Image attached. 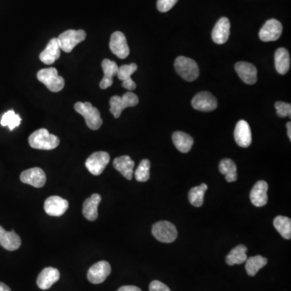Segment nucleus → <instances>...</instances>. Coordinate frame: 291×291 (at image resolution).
<instances>
[{
	"label": "nucleus",
	"instance_id": "1",
	"mask_svg": "<svg viewBox=\"0 0 291 291\" xmlns=\"http://www.w3.org/2000/svg\"><path fill=\"white\" fill-rule=\"evenodd\" d=\"M29 143L32 148L50 150L58 147L60 139L56 135H51L47 129L42 128L37 129L29 136Z\"/></svg>",
	"mask_w": 291,
	"mask_h": 291
},
{
	"label": "nucleus",
	"instance_id": "2",
	"mask_svg": "<svg viewBox=\"0 0 291 291\" xmlns=\"http://www.w3.org/2000/svg\"><path fill=\"white\" fill-rule=\"evenodd\" d=\"M75 111L84 118L85 122L89 129L97 130L102 125L103 120L100 117V112L96 107L89 102L75 103Z\"/></svg>",
	"mask_w": 291,
	"mask_h": 291
},
{
	"label": "nucleus",
	"instance_id": "3",
	"mask_svg": "<svg viewBox=\"0 0 291 291\" xmlns=\"http://www.w3.org/2000/svg\"><path fill=\"white\" fill-rule=\"evenodd\" d=\"M37 79L53 93L62 91L65 85L63 78L58 75L56 68H50L41 69L37 72Z\"/></svg>",
	"mask_w": 291,
	"mask_h": 291
},
{
	"label": "nucleus",
	"instance_id": "4",
	"mask_svg": "<svg viewBox=\"0 0 291 291\" xmlns=\"http://www.w3.org/2000/svg\"><path fill=\"white\" fill-rule=\"evenodd\" d=\"M139 104V97L131 92L125 93L122 97L114 96L109 100L110 113L114 118H119L122 111L129 107L136 106Z\"/></svg>",
	"mask_w": 291,
	"mask_h": 291
},
{
	"label": "nucleus",
	"instance_id": "5",
	"mask_svg": "<svg viewBox=\"0 0 291 291\" xmlns=\"http://www.w3.org/2000/svg\"><path fill=\"white\" fill-rule=\"evenodd\" d=\"M86 37L87 34L83 29L79 30L69 29L61 33L57 39L61 50L64 52L70 53L72 52L78 44L84 41Z\"/></svg>",
	"mask_w": 291,
	"mask_h": 291
},
{
	"label": "nucleus",
	"instance_id": "6",
	"mask_svg": "<svg viewBox=\"0 0 291 291\" xmlns=\"http://www.w3.org/2000/svg\"><path fill=\"white\" fill-rule=\"evenodd\" d=\"M175 71L186 81H194L199 76L197 62L187 57H178L175 61Z\"/></svg>",
	"mask_w": 291,
	"mask_h": 291
},
{
	"label": "nucleus",
	"instance_id": "7",
	"mask_svg": "<svg viewBox=\"0 0 291 291\" xmlns=\"http://www.w3.org/2000/svg\"><path fill=\"white\" fill-rule=\"evenodd\" d=\"M154 237L162 243H172L177 238V230L172 222L160 221L154 224L152 228Z\"/></svg>",
	"mask_w": 291,
	"mask_h": 291
},
{
	"label": "nucleus",
	"instance_id": "8",
	"mask_svg": "<svg viewBox=\"0 0 291 291\" xmlns=\"http://www.w3.org/2000/svg\"><path fill=\"white\" fill-rule=\"evenodd\" d=\"M110 161L108 153L105 151H97L93 153L85 162V166L93 175L102 174Z\"/></svg>",
	"mask_w": 291,
	"mask_h": 291
},
{
	"label": "nucleus",
	"instance_id": "9",
	"mask_svg": "<svg viewBox=\"0 0 291 291\" xmlns=\"http://www.w3.org/2000/svg\"><path fill=\"white\" fill-rule=\"evenodd\" d=\"M282 33V25L277 19H268L265 22L259 33V37L264 42L275 41L280 38Z\"/></svg>",
	"mask_w": 291,
	"mask_h": 291
},
{
	"label": "nucleus",
	"instance_id": "10",
	"mask_svg": "<svg viewBox=\"0 0 291 291\" xmlns=\"http://www.w3.org/2000/svg\"><path fill=\"white\" fill-rule=\"evenodd\" d=\"M193 108L202 112H210L216 109L218 103L212 93L209 92H200L196 95L192 100Z\"/></svg>",
	"mask_w": 291,
	"mask_h": 291
},
{
	"label": "nucleus",
	"instance_id": "11",
	"mask_svg": "<svg viewBox=\"0 0 291 291\" xmlns=\"http://www.w3.org/2000/svg\"><path fill=\"white\" fill-rule=\"evenodd\" d=\"M111 274V265L105 260H101L93 264L87 272V279L93 284L104 282Z\"/></svg>",
	"mask_w": 291,
	"mask_h": 291
},
{
	"label": "nucleus",
	"instance_id": "12",
	"mask_svg": "<svg viewBox=\"0 0 291 291\" xmlns=\"http://www.w3.org/2000/svg\"><path fill=\"white\" fill-rule=\"evenodd\" d=\"M109 48L113 54L121 59H124L129 56V46L125 34L122 32L117 31L113 33L110 38Z\"/></svg>",
	"mask_w": 291,
	"mask_h": 291
},
{
	"label": "nucleus",
	"instance_id": "13",
	"mask_svg": "<svg viewBox=\"0 0 291 291\" xmlns=\"http://www.w3.org/2000/svg\"><path fill=\"white\" fill-rule=\"evenodd\" d=\"M69 203L59 196H51L44 202V211L50 216L59 217L68 210Z\"/></svg>",
	"mask_w": 291,
	"mask_h": 291
},
{
	"label": "nucleus",
	"instance_id": "14",
	"mask_svg": "<svg viewBox=\"0 0 291 291\" xmlns=\"http://www.w3.org/2000/svg\"><path fill=\"white\" fill-rule=\"evenodd\" d=\"M22 183L32 185L35 188H42L47 182V175L41 168H32L25 170L20 174Z\"/></svg>",
	"mask_w": 291,
	"mask_h": 291
},
{
	"label": "nucleus",
	"instance_id": "15",
	"mask_svg": "<svg viewBox=\"0 0 291 291\" xmlns=\"http://www.w3.org/2000/svg\"><path fill=\"white\" fill-rule=\"evenodd\" d=\"M268 185L264 181H259L255 184L253 189L251 190V202L255 207H262L268 203Z\"/></svg>",
	"mask_w": 291,
	"mask_h": 291
},
{
	"label": "nucleus",
	"instance_id": "16",
	"mask_svg": "<svg viewBox=\"0 0 291 291\" xmlns=\"http://www.w3.org/2000/svg\"><path fill=\"white\" fill-rule=\"evenodd\" d=\"M234 137L239 147H249L252 143V132L250 126L244 120H240L235 125Z\"/></svg>",
	"mask_w": 291,
	"mask_h": 291
},
{
	"label": "nucleus",
	"instance_id": "17",
	"mask_svg": "<svg viewBox=\"0 0 291 291\" xmlns=\"http://www.w3.org/2000/svg\"><path fill=\"white\" fill-rule=\"evenodd\" d=\"M235 71L239 78L247 84H254L257 81V69L253 64L239 62L235 64Z\"/></svg>",
	"mask_w": 291,
	"mask_h": 291
},
{
	"label": "nucleus",
	"instance_id": "18",
	"mask_svg": "<svg viewBox=\"0 0 291 291\" xmlns=\"http://www.w3.org/2000/svg\"><path fill=\"white\" fill-rule=\"evenodd\" d=\"M231 23L227 17L219 19L212 31V39L218 44H222L228 41L230 36Z\"/></svg>",
	"mask_w": 291,
	"mask_h": 291
},
{
	"label": "nucleus",
	"instance_id": "19",
	"mask_svg": "<svg viewBox=\"0 0 291 291\" xmlns=\"http://www.w3.org/2000/svg\"><path fill=\"white\" fill-rule=\"evenodd\" d=\"M60 278V273L57 268L47 267L40 273L37 280V284L41 289H50Z\"/></svg>",
	"mask_w": 291,
	"mask_h": 291
},
{
	"label": "nucleus",
	"instance_id": "20",
	"mask_svg": "<svg viewBox=\"0 0 291 291\" xmlns=\"http://www.w3.org/2000/svg\"><path fill=\"white\" fill-rule=\"evenodd\" d=\"M61 49L58 44V39L52 38L49 41L47 47L40 54L39 58L43 63L51 65L60 58Z\"/></svg>",
	"mask_w": 291,
	"mask_h": 291
},
{
	"label": "nucleus",
	"instance_id": "21",
	"mask_svg": "<svg viewBox=\"0 0 291 291\" xmlns=\"http://www.w3.org/2000/svg\"><path fill=\"white\" fill-rule=\"evenodd\" d=\"M101 66L104 72V77L100 81V87L101 89H107L114 83V77L118 74L119 68L116 62L107 58L103 60Z\"/></svg>",
	"mask_w": 291,
	"mask_h": 291
},
{
	"label": "nucleus",
	"instance_id": "22",
	"mask_svg": "<svg viewBox=\"0 0 291 291\" xmlns=\"http://www.w3.org/2000/svg\"><path fill=\"white\" fill-rule=\"evenodd\" d=\"M0 245L6 250L16 251L21 246V239L14 231L7 232L0 226Z\"/></svg>",
	"mask_w": 291,
	"mask_h": 291
},
{
	"label": "nucleus",
	"instance_id": "23",
	"mask_svg": "<svg viewBox=\"0 0 291 291\" xmlns=\"http://www.w3.org/2000/svg\"><path fill=\"white\" fill-rule=\"evenodd\" d=\"M101 197L98 193H93L91 197L83 203V214L88 221H96L98 218V207Z\"/></svg>",
	"mask_w": 291,
	"mask_h": 291
},
{
	"label": "nucleus",
	"instance_id": "24",
	"mask_svg": "<svg viewBox=\"0 0 291 291\" xmlns=\"http://www.w3.org/2000/svg\"><path fill=\"white\" fill-rule=\"evenodd\" d=\"M114 167L126 179L132 180L133 175L135 162L128 155H122L114 160Z\"/></svg>",
	"mask_w": 291,
	"mask_h": 291
},
{
	"label": "nucleus",
	"instance_id": "25",
	"mask_svg": "<svg viewBox=\"0 0 291 291\" xmlns=\"http://www.w3.org/2000/svg\"><path fill=\"white\" fill-rule=\"evenodd\" d=\"M274 61L276 70L278 73L285 75L289 72L290 68V57L286 49H278L274 55Z\"/></svg>",
	"mask_w": 291,
	"mask_h": 291
},
{
	"label": "nucleus",
	"instance_id": "26",
	"mask_svg": "<svg viewBox=\"0 0 291 291\" xmlns=\"http://www.w3.org/2000/svg\"><path fill=\"white\" fill-rule=\"evenodd\" d=\"M172 140H173L174 145L176 149L182 153L189 152L193 147V138L185 132H175L172 135Z\"/></svg>",
	"mask_w": 291,
	"mask_h": 291
},
{
	"label": "nucleus",
	"instance_id": "27",
	"mask_svg": "<svg viewBox=\"0 0 291 291\" xmlns=\"http://www.w3.org/2000/svg\"><path fill=\"white\" fill-rule=\"evenodd\" d=\"M248 249L243 244H239L234 248L226 257V262L228 265L241 264L244 263L248 259Z\"/></svg>",
	"mask_w": 291,
	"mask_h": 291
},
{
	"label": "nucleus",
	"instance_id": "28",
	"mask_svg": "<svg viewBox=\"0 0 291 291\" xmlns=\"http://www.w3.org/2000/svg\"><path fill=\"white\" fill-rule=\"evenodd\" d=\"M219 172L225 175L227 182H234L237 180V167L233 160L231 159H224L221 160L219 166H218Z\"/></svg>",
	"mask_w": 291,
	"mask_h": 291
},
{
	"label": "nucleus",
	"instance_id": "29",
	"mask_svg": "<svg viewBox=\"0 0 291 291\" xmlns=\"http://www.w3.org/2000/svg\"><path fill=\"white\" fill-rule=\"evenodd\" d=\"M245 262H246L245 268L248 275L253 277L258 273L259 270L266 265L268 259L263 257L262 256H256V257H249Z\"/></svg>",
	"mask_w": 291,
	"mask_h": 291
},
{
	"label": "nucleus",
	"instance_id": "30",
	"mask_svg": "<svg viewBox=\"0 0 291 291\" xmlns=\"http://www.w3.org/2000/svg\"><path fill=\"white\" fill-rule=\"evenodd\" d=\"M274 226L278 233L285 239L291 238V220L285 216L276 217L274 220Z\"/></svg>",
	"mask_w": 291,
	"mask_h": 291
},
{
	"label": "nucleus",
	"instance_id": "31",
	"mask_svg": "<svg viewBox=\"0 0 291 291\" xmlns=\"http://www.w3.org/2000/svg\"><path fill=\"white\" fill-rule=\"evenodd\" d=\"M208 189L207 184H202L190 189L189 193V203L195 207H200L204 203L205 193Z\"/></svg>",
	"mask_w": 291,
	"mask_h": 291
},
{
	"label": "nucleus",
	"instance_id": "32",
	"mask_svg": "<svg viewBox=\"0 0 291 291\" xmlns=\"http://www.w3.org/2000/svg\"><path fill=\"white\" fill-rule=\"evenodd\" d=\"M21 122V118L19 114H16L13 110H9L3 115L0 124L2 126H8L10 130H13L18 127Z\"/></svg>",
	"mask_w": 291,
	"mask_h": 291
},
{
	"label": "nucleus",
	"instance_id": "33",
	"mask_svg": "<svg viewBox=\"0 0 291 291\" xmlns=\"http://www.w3.org/2000/svg\"><path fill=\"white\" fill-rule=\"evenodd\" d=\"M150 162L148 160H142L135 171V179L139 182H146L150 178Z\"/></svg>",
	"mask_w": 291,
	"mask_h": 291
},
{
	"label": "nucleus",
	"instance_id": "34",
	"mask_svg": "<svg viewBox=\"0 0 291 291\" xmlns=\"http://www.w3.org/2000/svg\"><path fill=\"white\" fill-rule=\"evenodd\" d=\"M138 70L137 64L131 63L129 65H123V66H120L118 68V76L120 80L122 82L128 80V79H131V75L135 73Z\"/></svg>",
	"mask_w": 291,
	"mask_h": 291
},
{
	"label": "nucleus",
	"instance_id": "35",
	"mask_svg": "<svg viewBox=\"0 0 291 291\" xmlns=\"http://www.w3.org/2000/svg\"><path fill=\"white\" fill-rule=\"evenodd\" d=\"M275 108L277 109V114L280 118H291V105L288 103L278 101L276 103Z\"/></svg>",
	"mask_w": 291,
	"mask_h": 291
},
{
	"label": "nucleus",
	"instance_id": "36",
	"mask_svg": "<svg viewBox=\"0 0 291 291\" xmlns=\"http://www.w3.org/2000/svg\"><path fill=\"white\" fill-rule=\"evenodd\" d=\"M178 0H158L157 8L160 12H167L172 9Z\"/></svg>",
	"mask_w": 291,
	"mask_h": 291
},
{
	"label": "nucleus",
	"instance_id": "37",
	"mask_svg": "<svg viewBox=\"0 0 291 291\" xmlns=\"http://www.w3.org/2000/svg\"><path fill=\"white\" fill-rule=\"evenodd\" d=\"M149 289H150V291H171L168 285L160 282V281H153L150 284Z\"/></svg>",
	"mask_w": 291,
	"mask_h": 291
},
{
	"label": "nucleus",
	"instance_id": "38",
	"mask_svg": "<svg viewBox=\"0 0 291 291\" xmlns=\"http://www.w3.org/2000/svg\"><path fill=\"white\" fill-rule=\"evenodd\" d=\"M122 87H125V88L127 89V90L133 91V90L136 88V83H135L133 79H128V80L122 82Z\"/></svg>",
	"mask_w": 291,
	"mask_h": 291
},
{
	"label": "nucleus",
	"instance_id": "39",
	"mask_svg": "<svg viewBox=\"0 0 291 291\" xmlns=\"http://www.w3.org/2000/svg\"><path fill=\"white\" fill-rule=\"evenodd\" d=\"M118 291H142V289L135 285H124L119 288Z\"/></svg>",
	"mask_w": 291,
	"mask_h": 291
},
{
	"label": "nucleus",
	"instance_id": "40",
	"mask_svg": "<svg viewBox=\"0 0 291 291\" xmlns=\"http://www.w3.org/2000/svg\"><path fill=\"white\" fill-rule=\"evenodd\" d=\"M0 291H12L6 284L4 282H0Z\"/></svg>",
	"mask_w": 291,
	"mask_h": 291
},
{
	"label": "nucleus",
	"instance_id": "41",
	"mask_svg": "<svg viewBox=\"0 0 291 291\" xmlns=\"http://www.w3.org/2000/svg\"><path fill=\"white\" fill-rule=\"evenodd\" d=\"M286 127H287V135L289 137V140H291V123L290 122L286 124Z\"/></svg>",
	"mask_w": 291,
	"mask_h": 291
}]
</instances>
